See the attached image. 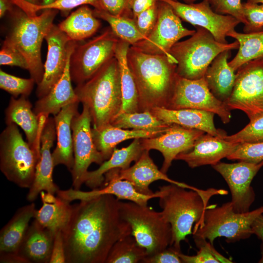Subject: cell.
I'll return each instance as SVG.
<instances>
[{"label":"cell","mask_w":263,"mask_h":263,"mask_svg":"<svg viewBox=\"0 0 263 263\" xmlns=\"http://www.w3.org/2000/svg\"><path fill=\"white\" fill-rule=\"evenodd\" d=\"M119 200L103 195L72 205L62 231L66 263H105L114 244L132 234L120 215Z\"/></svg>","instance_id":"obj_1"},{"label":"cell","mask_w":263,"mask_h":263,"mask_svg":"<svg viewBox=\"0 0 263 263\" xmlns=\"http://www.w3.org/2000/svg\"><path fill=\"white\" fill-rule=\"evenodd\" d=\"M127 60L137 90L139 112L167 108L177 75L176 63L166 55L145 53L132 46Z\"/></svg>","instance_id":"obj_2"},{"label":"cell","mask_w":263,"mask_h":263,"mask_svg":"<svg viewBox=\"0 0 263 263\" xmlns=\"http://www.w3.org/2000/svg\"><path fill=\"white\" fill-rule=\"evenodd\" d=\"M170 184L159 188V203L164 218L172 229L171 246L180 251L181 242L192 234L194 224L202 220L210 198L215 195H226L227 190L209 188L199 191Z\"/></svg>","instance_id":"obj_3"},{"label":"cell","mask_w":263,"mask_h":263,"mask_svg":"<svg viewBox=\"0 0 263 263\" xmlns=\"http://www.w3.org/2000/svg\"><path fill=\"white\" fill-rule=\"evenodd\" d=\"M79 102L89 109L93 128L110 125L122 104L120 70L113 57L87 81L74 89Z\"/></svg>","instance_id":"obj_4"},{"label":"cell","mask_w":263,"mask_h":263,"mask_svg":"<svg viewBox=\"0 0 263 263\" xmlns=\"http://www.w3.org/2000/svg\"><path fill=\"white\" fill-rule=\"evenodd\" d=\"M58 10L45 9L39 15H30L22 10H12V22L3 43L18 50L26 58L31 77L38 85L44 75L41 47L53 26Z\"/></svg>","instance_id":"obj_5"},{"label":"cell","mask_w":263,"mask_h":263,"mask_svg":"<svg viewBox=\"0 0 263 263\" xmlns=\"http://www.w3.org/2000/svg\"><path fill=\"white\" fill-rule=\"evenodd\" d=\"M188 39L178 41L171 47L169 54L177 62L178 75L189 79H198L205 74L214 59L220 53L237 49L239 43H230L217 41L207 29L199 26Z\"/></svg>","instance_id":"obj_6"},{"label":"cell","mask_w":263,"mask_h":263,"mask_svg":"<svg viewBox=\"0 0 263 263\" xmlns=\"http://www.w3.org/2000/svg\"><path fill=\"white\" fill-rule=\"evenodd\" d=\"M40 158V150L24 140L17 125H7L0 135V169L7 179L29 188Z\"/></svg>","instance_id":"obj_7"},{"label":"cell","mask_w":263,"mask_h":263,"mask_svg":"<svg viewBox=\"0 0 263 263\" xmlns=\"http://www.w3.org/2000/svg\"><path fill=\"white\" fill-rule=\"evenodd\" d=\"M261 214L263 206L245 213L236 212L231 201L221 206H208L201 221L194 225L192 234L207 240L212 244L218 237L225 238L228 243L238 242L253 234L252 224Z\"/></svg>","instance_id":"obj_8"},{"label":"cell","mask_w":263,"mask_h":263,"mask_svg":"<svg viewBox=\"0 0 263 263\" xmlns=\"http://www.w3.org/2000/svg\"><path fill=\"white\" fill-rule=\"evenodd\" d=\"M119 210L124 220L130 225L132 235L146 249L147 256L157 253L171 246L172 229L161 212L147 206L119 200Z\"/></svg>","instance_id":"obj_9"},{"label":"cell","mask_w":263,"mask_h":263,"mask_svg":"<svg viewBox=\"0 0 263 263\" xmlns=\"http://www.w3.org/2000/svg\"><path fill=\"white\" fill-rule=\"evenodd\" d=\"M120 39L111 28L84 43H76L70 58V74L76 85L91 78L114 57Z\"/></svg>","instance_id":"obj_10"},{"label":"cell","mask_w":263,"mask_h":263,"mask_svg":"<svg viewBox=\"0 0 263 263\" xmlns=\"http://www.w3.org/2000/svg\"><path fill=\"white\" fill-rule=\"evenodd\" d=\"M232 93L225 102L230 110L244 112L250 121L263 115V58L240 67Z\"/></svg>","instance_id":"obj_11"},{"label":"cell","mask_w":263,"mask_h":263,"mask_svg":"<svg viewBox=\"0 0 263 263\" xmlns=\"http://www.w3.org/2000/svg\"><path fill=\"white\" fill-rule=\"evenodd\" d=\"M195 31L184 27L181 19L171 6L159 0L158 17L154 27L146 39L132 46L145 53L166 55L177 64L169 54L171 47L181 38L192 36Z\"/></svg>","instance_id":"obj_12"},{"label":"cell","mask_w":263,"mask_h":263,"mask_svg":"<svg viewBox=\"0 0 263 263\" xmlns=\"http://www.w3.org/2000/svg\"><path fill=\"white\" fill-rule=\"evenodd\" d=\"M82 105V112L74 117L71 123L74 164L70 172L73 188L76 190H79L84 183L90 165L93 163L101 165L105 161L93 140L89 109Z\"/></svg>","instance_id":"obj_13"},{"label":"cell","mask_w":263,"mask_h":263,"mask_svg":"<svg viewBox=\"0 0 263 263\" xmlns=\"http://www.w3.org/2000/svg\"><path fill=\"white\" fill-rule=\"evenodd\" d=\"M167 108H189L212 112L218 115L224 124L229 123L231 119L230 111L225 102L212 94L204 77L189 79L177 75Z\"/></svg>","instance_id":"obj_14"},{"label":"cell","mask_w":263,"mask_h":263,"mask_svg":"<svg viewBox=\"0 0 263 263\" xmlns=\"http://www.w3.org/2000/svg\"><path fill=\"white\" fill-rule=\"evenodd\" d=\"M167 2L183 20L208 30L219 42L227 43L226 37L241 22L235 18L215 12L207 0L186 3L177 0H160Z\"/></svg>","instance_id":"obj_15"},{"label":"cell","mask_w":263,"mask_h":263,"mask_svg":"<svg viewBox=\"0 0 263 263\" xmlns=\"http://www.w3.org/2000/svg\"><path fill=\"white\" fill-rule=\"evenodd\" d=\"M263 166V161L254 163L240 161L235 163L219 162L212 168L224 178L231 194V203L235 211L245 213L250 211L255 194L251 182Z\"/></svg>","instance_id":"obj_16"},{"label":"cell","mask_w":263,"mask_h":263,"mask_svg":"<svg viewBox=\"0 0 263 263\" xmlns=\"http://www.w3.org/2000/svg\"><path fill=\"white\" fill-rule=\"evenodd\" d=\"M45 39L47 43V54L44 64V75L37 85L36 95L38 98L46 95L61 78L68 56L77 43L55 24L51 27Z\"/></svg>","instance_id":"obj_17"},{"label":"cell","mask_w":263,"mask_h":263,"mask_svg":"<svg viewBox=\"0 0 263 263\" xmlns=\"http://www.w3.org/2000/svg\"><path fill=\"white\" fill-rule=\"evenodd\" d=\"M205 133L199 130L171 124L161 134L140 140L143 150H155L162 153L164 162L160 170L166 173L176 156L191 150L196 141Z\"/></svg>","instance_id":"obj_18"},{"label":"cell","mask_w":263,"mask_h":263,"mask_svg":"<svg viewBox=\"0 0 263 263\" xmlns=\"http://www.w3.org/2000/svg\"><path fill=\"white\" fill-rule=\"evenodd\" d=\"M56 137L54 117H48L40 134V158L36 167L33 182L27 195V199L29 202L35 201L41 191L55 195L59 189L53 178L55 166L51 149Z\"/></svg>","instance_id":"obj_19"},{"label":"cell","mask_w":263,"mask_h":263,"mask_svg":"<svg viewBox=\"0 0 263 263\" xmlns=\"http://www.w3.org/2000/svg\"><path fill=\"white\" fill-rule=\"evenodd\" d=\"M105 174L129 181L140 193L151 195L155 193L150 188V185L157 180H164L181 187L199 191L200 189L186 183L169 178L166 173L159 170L150 156L149 151L144 150L134 165L125 169H112Z\"/></svg>","instance_id":"obj_20"},{"label":"cell","mask_w":263,"mask_h":263,"mask_svg":"<svg viewBox=\"0 0 263 263\" xmlns=\"http://www.w3.org/2000/svg\"><path fill=\"white\" fill-rule=\"evenodd\" d=\"M103 185L91 191H82L70 188L60 190L57 196L69 202L75 200H85L103 195H112L119 200H126L138 204L147 206L148 201L153 198H159L160 192L157 191L151 195H144L137 192L129 181L105 174Z\"/></svg>","instance_id":"obj_21"},{"label":"cell","mask_w":263,"mask_h":263,"mask_svg":"<svg viewBox=\"0 0 263 263\" xmlns=\"http://www.w3.org/2000/svg\"><path fill=\"white\" fill-rule=\"evenodd\" d=\"M239 144L227 141L222 136L204 133L196 141L191 150L179 154L175 160L185 161L191 168L207 165L212 166L227 158Z\"/></svg>","instance_id":"obj_22"},{"label":"cell","mask_w":263,"mask_h":263,"mask_svg":"<svg viewBox=\"0 0 263 263\" xmlns=\"http://www.w3.org/2000/svg\"><path fill=\"white\" fill-rule=\"evenodd\" d=\"M32 104L25 96L17 99L12 96L5 111L7 125L15 124L23 131L27 142L33 148L40 150L39 137L42 127L47 119L39 118L32 110Z\"/></svg>","instance_id":"obj_23"},{"label":"cell","mask_w":263,"mask_h":263,"mask_svg":"<svg viewBox=\"0 0 263 263\" xmlns=\"http://www.w3.org/2000/svg\"><path fill=\"white\" fill-rule=\"evenodd\" d=\"M151 113L169 125L177 124L184 127L197 129L214 136H223L225 132L217 129L214 123V113L194 109H171L155 107Z\"/></svg>","instance_id":"obj_24"},{"label":"cell","mask_w":263,"mask_h":263,"mask_svg":"<svg viewBox=\"0 0 263 263\" xmlns=\"http://www.w3.org/2000/svg\"><path fill=\"white\" fill-rule=\"evenodd\" d=\"M75 47L68 56L61 78L46 95L36 102L33 110L39 118L43 116L47 118L50 114L55 115L65 106L79 101L72 85L70 74V58Z\"/></svg>","instance_id":"obj_25"},{"label":"cell","mask_w":263,"mask_h":263,"mask_svg":"<svg viewBox=\"0 0 263 263\" xmlns=\"http://www.w3.org/2000/svg\"><path fill=\"white\" fill-rule=\"evenodd\" d=\"M79 102L72 103L54 115L56 146L52 153L54 166L63 165L70 171L74 164V155L71 123L74 117L78 113Z\"/></svg>","instance_id":"obj_26"},{"label":"cell","mask_w":263,"mask_h":263,"mask_svg":"<svg viewBox=\"0 0 263 263\" xmlns=\"http://www.w3.org/2000/svg\"><path fill=\"white\" fill-rule=\"evenodd\" d=\"M54 236L34 219L29 225L17 253L28 263H49Z\"/></svg>","instance_id":"obj_27"},{"label":"cell","mask_w":263,"mask_h":263,"mask_svg":"<svg viewBox=\"0 0 263 263\" xmlns=\"http://www.w3.org/2000/svg\"><path fill=\"white\" fill-rule=\"evenodd\" d=\"M144 151L140 139H134L128 146L120 149L115 148L111 157L104 161L96 169L88 171L85 182L92 189L101 187L104 184V175L109 170L119 168L125 169L132 162H136Z\"/></svg>","instance_id":"obj_28"},{"label":"cell","mask_w":263,"mask_h":263,"mask_svg":"<svg viewBox=\"0 0 263 263\" xmlns=\"http://www.w3.org/2000/svg\"><path fill=\"white\" fill-rule=\"evenodd\" d=\"M41 207L36 211L34 219L54 235L67 225L72 211L70 202L57 196L42 192Z\"/></svg>","instance_id":"obj_29"},{"label":"cell","mask_w":263,"mask_h":263,"mask_svg":"<svg viewBox=\"0 0 263 263\" xmlns=\"http://www.w3.org/2000/svg\"><path fill=\"white\" fill-rule=\"evenodd\" d=\"M231 50L219 54L207 68L204 78L212 94L225 102L230 95L235 81L236 74L229 65Z\"/></svg>","instance_id":"obj_30"},{"label":"cell","mask_w":263,"mask_h":263,"mask_svg":"<svg viewBox=\"0 0 263 263\" xmlns=\"http://www.w3.org/2000/svg\"><path fill=\"white\" fill-rule=\"evenodd\" d=\"M36 211L31 203L19 208L0 232V253H17Z\"/></svg>","instance_id":"obj_31"},{"label":"cell","mask_w":263,"mask_h":263,"mask_svg":"<svg viewBox=\"0 0 263 263\" xmlns=\"http://www.w3.org/2000/svg\"><path fill=\"white\" fill-rule=\"evenodd\" d=\"M167 130H129L115 127L110 124L99 130L92 128V132L94 144L105 161L111 157L116 146L121 142L131 139L155 137L164 132Z\"/></svg>","instance_id":"obj_32"},{"label":"cell","mask_w":263,"mask_h":263,"mask_svg":"<svg viewBox=\"0 0 263 263\" xmlns=\"http://www.w3.org/2000/svg\"><path fill=\"white\" fill-rule=\"evenodd\" d=\"M131 45L121 39L117 44L114 56L119 65L121 76L122 104L119 113L139 112V97L135 82L127 60Z\"/></svg>","instance_id":"obj_33"},{"label":"cell","mask_w":263,"mask_h":263,"mask_svg":"<svg viewBox=\"0 0 263 263\" xmlns=\"http://www.w3.org/2000/svg\"><path fill=\"white\" fill-rule=\"evenodd\" d=\"M100 25L94 10L84 5L72 12L58 26L71 40L78 41L94 35Z\"/></svg>","instance_id":"obj_34"},{"label":"cell","mask_w":263,"mask_h":263,"mask_svg":"<svg viewBox=\"0 0 263 263\" xmlns=\"http://www.w3.org/2000/svg\"><path fill=\"white\" fill-rule=\"evenodd\" d=\"M228 37L235 38L239 45L235 57L228 62L235 71L250 61L263 58V31L241 33L235 30Z\"/></svg>","instance_id":"obj_35"},{"label":"cell","mask_w":263,"mask_h":263,"mask_svg":"<svg viewBox=\"0 0 263 263\" xmlns=\"http://www.w3.org/2000/svg\"><path fill=\"white\" fill-rule=\"evenodd\" d=\"M111 125L123 129L145 131H164L170 126L159 119L150 111L119 113L113 118Z\"/></svg>","instance_id":"obj_36"},{"label":"cell","mask_w":263,"mask_h":263,"mask_svg":"<svg viewBox=\"0 0 263 263\" xmlns=\"http://www.w3.org/2000/svg\"><path fill=\"white\" fill-rule=\"evenodd\" d=\"M93 10L96 18L107 21L114 34L131 46L146 39L138 30L132 18L113 15L102 9H94Z\"/></svg>","instance_id":"obj_37"},{"label":"cell","mask_w":263,"mask_h":263,"mask_svg":"<svg viewBox=\"0 0 263 263\" xmlns=\"http://www.w3.org/2000/svg\"><path fill=\"white\" fill-rule=\"evenodd\" d=\"M148 255L132 234L117 241L111 248L105 263H137L142 262Z\"/></svg>","instance_id":"obj_38"},{"label":"cell","mask_w":263,"mask_h":263,"mask_svg":"<svg viewBox=\"0 0 263 263\" xmlns=\"http://www.w3.org/2000/svg\"><path fill=\"white\" fill-rule=\"evenodd\" d=\"M10 1L14 5L30 15H36L38 11L48 9L68 12L77 6L87 4L93 6L94 9H101L99 0H56L49 4L39 5L31 4L24 0Z\"/></svg>","instance_id":"obj_39"},{"label":"cell","mask_w":263,"mask_h":263,"mask_svg":"<svg viewBox=\"0 0 263 263\" xmlns=\"http://www.w3.org/2000/svg\"><path fill=\"white\" fill-rule=\"evenodd\" d=\"M194 243L199 249L193 256L184 254L181 251L178 255L185 263H231L232 261L219 253L207 240L193 235Z\"/></svg>","instance_id":"obj_40"},{"label":"cell","mask_w":263,"mask_h":263,"mask_svg":"<svg viewBox=\"0 0 263 263\" xmlns=\"http://www.w3.org/2000/svg\"><path fill=\"white\" fill-rule=\"evenodd\" d=\"M35 83V80L31 77L23 78L0 70V89L15 98L19 95L28 97L31 93Z\"/></svg>","instance_id":"obj_41"},{"label":"cell","mask_w":263,"mask_h":263,"mask_svg":"<svg viewBox=\"0 0 263 263\" xmlns=\"http://www.w3.org/2000/svg\"><path fill=\"white\" fill-rule=\"evenodd\" d=\"M225 140L235 143H252L263 141V115L250 121L241 131L222 136Z\"/></svg>","instance_id":"obj_42"},{"label":"cell","mask_w":263,"mask_h":263,"mask_svg":"<svg viewBox=\"0 0 263 263\" xmlns=\"http://www.w3.org/2000/svg\"><path fill=\"white\" fill-rule=\"evenodd\" d=\"M226 158L230 160L260 163L263 161V141L239 143L235 150Z\"/></svg>","instance_id":"obj_43"},{"label":"cell","mask_w":263,"mask_h":263,"mask_svg":"<svg viewBox=\"0 0 263 263\" xmlns=\"http://www.w3.org/2000/svg\"><path fill=\"white\" fill-rule=\"evenodd\" d=\"M242 6L246 20L244 32L249 33L263 31V4L247 1L242 3Z\"/></svg>","instance_id":"obj_44"},{"label":"cell","mask_w":263,"mask_h":263,"mask_svg":"<svg viewBox=\"0 0 263 263\" xmlns=\"http://www.w3.org/2000/svg\"><path fill=\"white\" fill-rule=\"evenodd\" d=\"M212 9L216 13L230 15L244 25L246 20L242 12L241 0H207Z\"/></svg>","instance_id":"obj_45"},{"label":"cell","mask_w":263,"mask_h":263,"mask_svg":"<svg viewBox=\"0 0 263 263\" xmlns=\"http://www.w3.org/2000/svg\"><path fill=\"white\" fill-rule=\"evenodd\" d=\"M157 17L158 2L141 12L134 19L138 30L146 38L154 27Z\"/></svg>","instance_id":"obj_46"},{"label":"cell","mask_w":263,"mask_h":263,"mask_svg":"<svg viewBox=\"0 0 263 263\" xmlns=\"http://www.w3.org/2000/svg\"><path fill=\"white\" fill-rule=\"evenodd\" d=\"M0 64L17 66L28 70L29 66L24 56L15 48L3 42L0 51Z\"/></svg>","instance_id":"obj_47"},{"label":"cell","mask_w":263,"mask_h":263,"mask_svg":"<svg viewBox=\"0 0 263 263\" xmlns=\"http://www.w3.org/2000/svg\"><path fill=\"white\" fill-rule=\"evenodd\" d=\"M130 0H99L101 9L114 16L130 17Z\"/></svg>","instance_id":"obj_48"},{"label":"cell","mask_w":263,"mask_h":263,"mask_svg":"<svg viewBox=\"0 0 263 263\" xmlns=\"http://www.w3.org/2000/svg\"><path fill=\"white\" fill-rule=\"evenodd\" d=\"M178 251L172 246L155 254L147 256L142 263H182Z\"/></svg>","instance_id":"obj_49"},{"label":"cell","mask_w":263,"mask_h":263,"mask_svg":"<svg viewBox=\"0 0 263 263\" xmlns=\"http://www.w3.org/2000/svg\"><path fill=\"white\" fill-rule=\"evenodd\" d=\"M66 261L62 232L58 231L54 236L49 263H66Z\"/></svg>","instance_id":"obj_50"},{"label":"cell","mask_w":263,"mask_h":263,"mask_svg":"<svg viewBox=\"0 0 263 263\" xmlns=\"http://www.w3.org/2000/svg\"><path fill=\"white\" fill-rule=\"evenodd\" d=\"M159 0H130V4L132 18L134 19L139 14L155 4Z\"/></svg>","instance_id":"obj_51"},{"label":"cell","mask_w":263,"mask_h":263,"mask_svg":"<svg viewBox=\"0 0 263 263\" xmlns=\"http://www.w3.org/2000/svg\"><path fill=\"white\" fill-rule=\"evenodd\" d=\"M0 263H28L27 261L18 253H0Z\"/></svg>","instance_id":"obj_52"},{"label":"cell","mask_w":263,"mask_h":263,"mask_svg":"<svg viewBox=\"0 0 263 263\" xmlns=\"http://www.w3.org/2000/svg\"><path fill=\"white\" fill-rule=\"evenodd\" d=\"M253 234L256 235L263 242V214L258 216L251 225Z\"/></svg>","instance_id":"obj_53"},{"label":"cell","mask_w":263,"mask_h":263,"mask_svg":"<svg viewBox=\"0 0 263 263\" xmlns=\"http://www.w3.org/2000/svg\"><path fill=\"white\" fill-rule=\"evenodd\" d=\"M13 5L10 0H0V17L2 18L7 12H11Z\"/></svg>","instance_id":"obj_54"},{"label":"cell","mask_w":263,"mask_h":263,"mask_svg":"<svg viewBox=\"0 0 263 263\" xmlns=\"http://www.w3.org/2000/svg\"><path fill=\"white\" fill-rule=\"evenodd\" d=\"M31 4L34 5H42L43 4V0H24Z\"/></svg>","instance_id":"obj_55"},{"label":"cell","mask_w":263,"mask_h":263,"mask_svg":"<svg viewBox=\"0 0 263 263\" xmlns=\"http://www.w3.org/2000/svg\"><path fill=\"white\" fill-rule=\"evenodd\" d=\"M261 258L259 261V263H263V242H262L261 244Z\"/></svg>","instance_id":"obj_56"},{"label":"cell","mask_w":263,"mask_h":263,"mask_svg":"<svg viewBox=\"0 0 263 263\" xmlns=\"http://www.w3.org/2000/svg\"><path fill=\"white\" fill-rule=\"evenodd\" d=\"M247 1L256 3H260L263 4V0H247Z\"/></svg>","instance_id":"obj_57"},{"label":"cell","mask_w":263,"mask_h":263,"mask_svg":"<svg viewBox=\"0 0 263 263\" xmlns=\"http://www.w3.org/2000/svg\"><path fill=\"white\" fill-rule=\"evenodd\" d=\"M56 0H43V4H47L54 2Z\"/></svg>","instance_id":"obj_58"},{"label":"cell","mask_w":263,"mask_h":263,"mask_svg":"<svg viewBox=\"0 0 263 263\" xmlns=\"http://www.w3.org/2000/svg\"><path fill=\"white\" fill-rule=\"evenodd\" d=\"M183 1H184L186 3H193L194 1H196L197 0H182Z\"/></svg>","instance_id":"obj_59"}]
</instances>
